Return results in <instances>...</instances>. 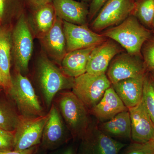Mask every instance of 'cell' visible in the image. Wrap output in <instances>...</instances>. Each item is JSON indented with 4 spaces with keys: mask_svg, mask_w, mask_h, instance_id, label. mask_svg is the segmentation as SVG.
Returning a JSON list of instances; mask_svg holds the SVG:
<instances>
[{
    "mask_svg": "<svg viewBox=\"0 0 154 154\" xmlns=\"http://www.w3.org/2000/svg\"><path fill=\"white\" fill-rule=\"evenodd\" d=\"M26 8L29 11L36 8L47 3L52 2L53 0H24Z\"/></svg>",
    "mask_w": 154,
    "mask_h": 154,
    "instance_id": "obj_31",
    "label": "cell"
},
{
    "mask_svg": "<svg viewBox=\"0 0 154 154\" xmlns=\"http://www.w3.org/2000/svg\"><path fill=\"white\" fill-rule=\"evenodd\" d=\"M3 91L0 93V128L14 131L20 115L5 92L2 94Z\"/></svg>",
    "mask_w": 154,
    "mask_h": 154,
    "instance_id": "obj_24",
    "label": "cell"
},
{
    "mask_svg": "<svg viewBox=\"0 0 154 154\" xmlns=\"http://www.w3.org/2000/svg\"><path fill=\"white\" fill-rule=\"evenodd\" d=\"M127 110V107L111 85L105 91L100 101L90 110V113L99 122H103Z\"/></svg>",
    "mask_w": 154,
    "mask_h": 154,
    "instance_id": "obj_17",
    "label": "cell"
},
{
    "mask_svg": "<svg viewBox=\"0 0 154 154\" xmlns=\"http://www.w3.org/2000/svg\"><path fill=\"white\" fill-rule=\"evenodd\" d=\"M4 91V90H3L2 88L0 87V93H1V92H2V91Z\"/></svg>",
    "mask_w": 154,
    "mask_h": 154,
    "instance_id": "obj_38",
    "label": "cell"
},
{
    "mask_svg": "<svg viewBox=\"0 0 154 154\" xmlns=\"http://www.w3.org/2000/svg\"><path fill=\"white\" fill-rule=\"evenodd\" d=\"M63 154H76L75 150L72 147L69 148L67 149Z\"/></svg>",
    "mask_w": 154,
    "mask_h": 154,
    "instance_id": "obj_34",
    "label": "cell"
},
{
    "mask_svg": "<svg viewBox=\"0 0 154 154\" xmlns=\"http://www.w3.org/2000/svg\"><path fill=\"white\" fill-rule=\"evenodd\" d=\"M38 84L45 102L51 107L53 100L58 93L72 87L74 79L66 75L46 56L39 58L37 66Z\"/></svg>",
    "mask_w": 154,
    "mask_h": 154,
    "instance_id": "obj_5",
    "label": "cell"
},
{
    "mask_svg": "<svg viewBox=\"0 0 154 154\" xmlns=\"http://www.w3.org/2000/svg\"><path fill=\"white\" fill-rule=\"evenodd\" d=\"M94 47L76 50L67 53L60 64L64 73L74 79L87 72L89 56Z\"/></svg>",
    "mask_w": 154,
    "mask_h": 154,
    "instance_id": "obj_20",
    "label": "cell"
},
{
    "mask_svg": "<svg viewBox=\"0 0 154 154\" xmlns=\"http://www.w3.org/2000/svg\"><path fill=\"white\" fill-rule=\"evenodd\" d=\"M79 154H119L126 144L107 135L91 123L82 139Z\"/></svg>",
    "mask_w": 154,
    "mask_h": 154,
    "instance_id": "obj_9",
    "label": "cell"
},
{
    "mask_svg": "<svg viewBox=\"0 0 154 154\" xmlns=\"http://www.w3.org/2000/svg\"><path fill=\"white\" fill-rule=\"evenodd\" d=\"M77 1H81V2H85L87 3L88 2H91L92 0H77Z\"/></svg>",
    "mask_w": 154,
    "mask_h": 154,
    "instance_id": "obj_36",
    "label": "cell"
},
{
    "mask_svg": "<svg viewBox=\"0 0 154 154\" xmlns=\"http://www.w3.org/2000/svg\"><path fill=\"white\" fill-rule=\"evenodd\" d=\"M141 55L147 72L154 71V35L145 42Z\"/></svg>",
    "mask_w": 154,
    "mask_h": 154,
    "instance_id": "obj_27",
    "label": "cell"
},
{
    "mask_svg": "<svg viewBox=\"0 0 154 154\" xmlns=\"http://www.w3.org/2000/svg\"><path fill=\"white\" fill-rule=\"evenodd\" d=\"M64 123L58 108L52 104L48 113L40 144L43 149H54L67 140Z\"/></svg>",
    "mask_w": 154,
    "mask_h": 154,
    "instance_id": "obj_12",
    "label": "cell"
},
{
    "mask_svg": "<svg viewBox=\"0 0 154 154\" xmlns=\"http://www.w3.org/2000/svg\"><path fill=\"white\" fill-rule=\"evenodd\" d=\"M26 10L24 0H0V26L12 28Z\"/></svg>",
    "mask_w": 154,
    "mask_h": 154,
    "instance_id": "obj_22",
    "label": "cell"
},
{
    "mask_svg": "<svg viewBox=\"0 0 154 154\" xmlns=\"http://www.w3.org/2000/svg\"><path fill=\"white\" fill-rule=\"evenodd\" d=\"M145 74L112 84L116 93L128 109L134 107L141 101Z\"/></svg>",
    "mask_w": 154,
    "mask_h": 154,
    "instance_id": "obj_19",
    "label": "cell"
},
{
    "mask_svg": "<svg viewBox=\"0 0 154 154\" xmlns=\"http://www.w3.org/2000/svg\"><path fill=\"white\" fill-rule=\"evenodd\" d=\"M107 0H92L89 7V16L90 20L94 19Z\"/></svg>",
    "mask_w": 154,
    "mask_h": 154,
    "instance_id": "obj_30",
    "label": "cell"
},
{
    "mask_svg": "<svg viewBox=\"0 0 154 154\" xmlns=\"http://www.w3.org/2000/svg\"><path fill=\"white\" fill-rule=\"evenodd\" d=\"M135 0H107L91 23L92 30L100 32L123 22L132 15Z\"/></svg>",
    "mask_w": 154,
    "mask_h": 154,
    "instance_id": "obj_7",
    "label": "cell"
},
{
    "mask_svg": "<svg viewBox=\"0 0 154 154\" xmlns=\"http://www.w3.org/2000/svg\"><path fill=\"white\" fill-rule=\"evenodd\" d=\"M148 72H149V73L154 83V71H152Z\"/></svg>",
    "mask_w": 154,
    "mask_h": 154,
    "instance_id": "obj_35",
    "label": "cell"
},
{
    "mask_svg": "<svg viewBox=\"0 0 154 154\" xmlns=\"http://www.w3.org/2000/svg\"></svg>",
    "mask_w": 154,
    "mask_h": 154,
    "instance_id": "obj_41",
    "label": "cell"
},
{
    "mask_svg": "<svg viewBox=\"0 0 154 154\" xmlns=\"http://www.w3.org/2000/svg\"><path fill=\"white\" fill-rule=\"evenodd\" d=\"M131 122V139L134 142L146 143L154 140V124L142 100L128 108Z\"/></svg>",
    "mask_w": 154,
    "mask_h": 154,
    "instance_id": "obj_13",
    "label": "cell"
},
{
    "mask_svg": "<svg viewBox=\"0 0 154 154\" xmlns=\"http://www.w3.org/2000/svg\"><path fill=\"white\" fill-rule=\"evenodd\" d=\"M122 154H154L153 141L146 143L134 142L125 149Z\"/></svg>",
    "mask_w": 154,
    "mask_h": 154,
    "instance_id": "obj_28",
    "label": "cell"
},
{
    "mask_svg": "<svg viewBox=\"0 0 154 154\" xmlns=\"http://www.w3.org/2000/svg\"><path fill=\"white\" fill-rule=\"evenodd\" d=\"M136 1H137V0H135Z\"/></svg>",
    "mask_w": 154,
    "mask_h": 154,
    "instance_id": "obj_40",
    "label": "cell"
},
{
    "mask_svg": "<svg viewBox=\"0 0 154 154\" xmlns=\"http://www.w3.org/2000/svg\"><path fill=\"white\" fill-rule=\"evenodd\" d=\"M152 32L153 34L154 35V18L153 22L152 27Z\"/></svg>",
    "mask_w": 154,
    "mask_h": 154,
    "instance_id": "obj_37",
    "label": "cell"
},
{
    "mask_svg": "<svg viewBox=\"0 0 154 154\" xmlns=\"http://www.w3.org/2000/svg\"><path fill=\"white\" fill-rule=\"evenodd\" d=\"M102 34L117 42L130 54L139 56H142L143 44L153 35L151 30L146 28L132 14Z\"/></svg>",
    "mask_w": 154,
    "mask_h": 154,
    "instance_id": "obj_1",
    "label": "cell"
},
{
    "mask_svg": "<svg viewBox=\"0 0 154 154\" xmlns=\"http://www.w3.org/2000/svg\"><path fill=\"white\" fill-rule=\"evenodd\" d=\"M0 87L2 88L5 92H6L10 87V85L6 81L5 78L4 77L1 69H0Z\"/></svg>",
    "mask_w": 154,
    "mask_h": 154,
    "instance_id": "obj_33",
    "label": "cell"
},
{
    "mask_svg": "<svg viewBox=\"0 0 154 154\" xmlns=\"http://www.w3.org/2000/svg\"><path fill=\"white\" fill-rule=\"evenodd\" d=\"M99 127L102 132L113 138L131 139V122L128 110L102 122Z\"/></svg>",
    "mask_w": 154,
    "mask_h": 154,
    "instance_id": "obj_21",
    "label": "cell"
},
{
    "mask_svg": "<svg viewBox=\"0 0 154 154\" xmlns=\"http://www.w3.org/2000/svg\"><path fill=\"white\" fill-rule=\"evenodd\" d=\"M121 51L119 45L112 40H106L94 47L89 56L87 72L95 75L106 74L110 62Z\"/></svg>",
    "mask_w": 154,
    "mask_h": 154,
    "instance_id": "obj_14",
    "label": "cell"
},
{
    "mask_svg": "<svg viewBox=\"0 0 154 154\" xmlns=\"http://www.w3.org/2000/svg\"><path fill=\"white\" fill-rule=\"evenodd\" d=\"M142 100L154 124V83L148 72L144 79Z\"/></svg>",
    "mask_w": 154,
    "mask_h": 154,
    "instance_id": "obj_26",
    "label": "cell"
},
{
    "mask_svg": "<svg viewBox=\"0 0 154 154\" xmlns=\"http://www.w3.org/2000/svg\"><path fill=\"white\" fill-rule=\"evenodd\" d=\"M67 52L96 47L107 40L102 34L96 33L87 25H78L63 21Z\"/></svg>",
    "mask_w": 154,
    "mask_h": 154,
    "instance_id": "obj_11",
    "label": "cell"
},
{
    "mask_svg": "<svg viewBox=\"0 0 154 154\" xmlns=\"http://www.w3.org/2000/svg\"><path fill=\"white\" fill-rule=\"evenodd\" d=\"M11 76V86L5 93L19 114L30 117L45 115L38 96L28 78L16 71Z\"/></svg>",
    "mask_w": 154,
    "mask_h": 154,
    "instance_id": "obj_3",
    "label": "cell"
},
{
    "mask_svg": "<svg viewBox=\"0 0 154 154\" xmlns=\"http://www.w3.org/2000/svg\"><path fill=\"white\" fill-rule=\"evenodd\" d=\"M58 108L74 138L82 140L90 126L89 110L72 92L60 93Z\"/></svg>",
    "mask_w": 154,
    "mask_h": 154,
    "instance_id": "obj_4",
    "label": "cell"
},
{
    "mask_svg": "<svg viewBox=\"0 0 154 154\" xmlns=\"http://www.w3.org/2000/svg\"><path fill=\"white\" fill-rule=\"evenodd\" d=\"M38 146L23 151L12 150L9 151L0 152V154H36Z\"/></svg>",
    "mask_w": 154,
    "mask_h": 154,
    "instance_id": "obj_32",
    "label": "cell"
},
{
    "mask_svg": "<svg viewBox=\"0 0 154 154\" xmlns=\"http://www.w3.org/2000/svg\"><path fill=\"white\" fill-rule=\"evenodd\" d=\"M15 132L0 128V152L14 150Z\"/></svg>",
    "mask_w": 154,
    "mask_h": 154,
    "instance_id": "obj_29",
    "label": "cell"
},
{
    "mask_svg": "<svg viewBox=\"0 0 154 154\" xmlns=\"http://www.w3.org/2000/svg\"><path fill=\"white\" fill-rule=\"evenodd\" d=\"M32 33L26 11L15 22L11 30L12 64L16 71L24 75L28 73L33 53Z\"/></svg>",
    "mask_w": 154,
    "mask_h": 154,
    "instance_id": "obj_2",
    "label": "cell"
},
{
    "mask_svg": "<svg viewBox=\"0 0 154 154\" xmlns=\"http://www.w3.org/2000/svg\"><path fill=\"white\" fill-rule=\"evenodd\" d=\"M29 11L28 20L32 32L40 39L52 28L57 17L52 2Z\"/></svg>",
    "mask_w": 154,
    "mask_h": 154,
    "instance_id": "obj_18",
    "label": "cell"
},
{
    "mask_svg": "<svg viewBox=\"0 0 154 154\" xmlns=\"http://www.w3.org/2000/svg\"><path fill=\"white\" fill-rule=\"evenodd\" d=\"M47 118L48 113L36 117L20 115L14 131V150L23 151L40 144Z\"/></svg>",
    "mask_w": 154,
    "mask_h": 154,
    "instance_id": "obj_8",
    "label": "cell"
},
{
    "mask_svg": "<svg viewBox=\"0 0 154 154\" xmlns=\"http://www.w3.org/2000/svg\"><path fill=\"white\" fill-rule=\"evenodd\" d=\"M39 40L48 55L57 63L60 65L67 53L63 21L57 17L52 28Z\"/></svg>",
    "mask_w": 154,
    "mask_h": 154,
    "instance_id": "obj_15",
    "label": "cell"
},
{
    "mask_svg": "<svg viewBox=\"0 0 154 154\" xmlns=\"http://www.w3.org/2000/svg\"><path fill=\"white\" fill-rule=\"evenodd\" d=\"M12 28L0 26V69L10 87L12 78L11 72L12 66L11 40Z\"/></svg>",
    "mask_w": 154,
    "mask_h": 154,
    "instance_id": "obj_23",
    "label": "cell"
},
{
    "mask_svg": "<svg viewBox=\"0 0 154 154\" xmlns=\"http://www.w3.org/2000/svg\"><path fill=\"white\" fill-rule=\"evenodd\" d=\"M57 16L63 21L78 25H87L89 7L77 0H53Z\"/></svg>",
    "mask_w": 154,
    "mask_h": 154,
    "instance_id": "obj_16",
    "label": "cell"
},
{
    "mask_svg": "<svg viewBox=\"0 0 154 154\" xmlns=\"http://www.w3.org/2000/svg\"><path fill=\"white\" fill-rule=\"evenodd\" d=\"M153 141L154 143V140H153Z\"/></svg>",
    "mask_w": 154,
    "mask_h": 154,
    "instance_id": "obj_39",
    "label": "cell"
},
{
    "mask_svg": "<svg viewBox=\"0 0 154 154\" xmlns=\"http://www.w3.org/2000/svg\"><path fill=\"white\" fill-rule=\"evenodd\" d=\"M132 15L152 31L154 18V0H137Z\"/></svg>",
    "mask_w": 154,
    "mask_h": 154,
    "instance_id": "obj_25",
    "label": "cell"
},
{
    "mask_svg": "<svg viewBox=\"0 0 154 154\" xmlns=\"http://www.w3.org/2000/svg\"><path fill=\"white\" fill-rule=\"evenodd\" d=\"M111 85L106 74L95 75L86 72L74 78L72 92L90 110L100 101Z\"/></svg>",
    "mask_w": 154,
    "mask_h": 154,
    "instance_id": "obj_6",
    "label": "cell"
},
{
    "mask_svg": "<svg viewBox=\"0 0 154 154\" xmlns=\"http://www.w3.org/2000/svg\"><path fill=\"white\" fill-rule=\"evenodd\" d=\"M146 72L142 57L120 53L110 62L106 74L112 85L145 74Z\"/></svg>",
    "mask_w": 154,
    "mask_h": 154,
    "instance_id": "obj_10",
    "label": "cell"
}]
</instances>
